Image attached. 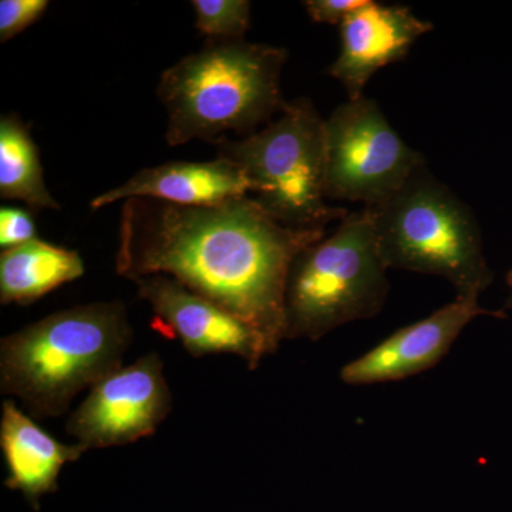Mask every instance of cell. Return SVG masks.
Returning a JSON list of instances; mask_svg holds the SVG:
<instances>
[{
  "mask_svg": "<svg viewBox=\"0 0 512 512\" xmlns=\"http://www.w3.org/2000/svg\"><path fill=\"white\" fill-rule=\"evenodd\" d=\"M288 50L247 40H208L161 74L157 96L167 114L170 147L215 144L225 134L268 126L288 101L281 79Z\"/></svg>",
  "mask_w": 512,
  "mask_h": 512,
  "instance_id": "cell-3",
  "label": "cell"
},
{
  "mask_svg": "<svg viewBox=\"0 0 512 512\" xmlns=\"http://www.w3.org/2000/svg\"><path fill=\"white\" fill-rule=\"evenodd\" d=\"M325 143L329 201L375 207L426 165L365 96L339 104L325 119Z\"/></svg>",
  "mask_w": 512,
  "mask_h": 512,
  "instance_id": "cell-7",
  "label": "cell"
},
{
  "mask_svg": "<svg viewBox=\"0 0 512 512\" xmlns=\"http://www.w3.org/2000/svg\"><path fill=\"white\" fill-rule=\"evenodd\" d=\"M173 409V396L156 352L123 366L90 389L66 423L86 451L136 443L153 436Z\"/></svg>",
  "mask_w": 512,
  "mask_h": 512,
  "instance_id": "cell-8",
  "label": "cell"
},
{
  "mask_svg": "<svg viewBox=\"0 0 512 512\" xmlns=\"http://www.w3.org/2000/svg\"><path fill=\"white\" fill-rule=\"evenodd\" d=\"M195 28L210 40H242L251 26L248 0H192Z\"/></svg>",
  "mask_w": 512,
  "mask_h": 512,
  "instance_id": "cell-16",
  "label": "cell"
},
{
  "mask_svg": "<svg viewBox=\"0 0 512 512\" xmlns=\"http://www.w3.org/2000/svg\"><path fill=\"white\" fill-rule=\"evenodd\" d=\"M47 0H2L0 2V42L6 43L42 19Z\"/></svg>",
  "mask_w": 512,
  "mask_h": 512,
  "instance_id": "cell-17",
  "label": "cell"
},
{
  "mask_svg": "<svg viewBox=\"0 0 512 512\" xmlns=\"http://www.w3.org/2000/svg\"><path fill=\"white\" fill-rule=\"evenodd\" d=\"M0 450L8 471L6 487L22 493L35 510L57 490L62 468L86 453L79 443L63 444L50 436L12 399L2 404Z\"/></svg>",
  "mask_w": 512,
  "mask_h": 512,
  "instance_id": "cell-13",
  "label": "cell"
},
{
  "mask_svg": "<svg viewBox=\"0 0 512 512\" xmlns=\"http://www.w3.org/2000/svg\"><path fill=\"white\" fill-rule=\"evenodd\" d=\"M372 214L349 212L335 231L303 249L289 269L285 339L316 342L333 330L379 315L389 295Z\"/></svg>",
  "mask_w": 512,
  "mask_h": 512,
  "instance_id": "cell-5",
  "label": "cell"
},
{
  "mask_svg": "<svg viewBox=\"0 0 512 512\" xmlns=\"http://www.w3.org/2000/svg\"><path fill=\"white\" fill-rule=\"evenodd\" d=\"M478 316L505 318L503 312L484 309L480 299L456 296L427 318L396 330L365 355L346 363L340 369V380L349 386H369L399 382L433 369Z\"/></svg>",
  "mask_w": 512,
  "mask_h": 512,
  "instance_id": "cell-10",
  "label": "cell"
},
{
  "mask_svg": "<svg viewBox=\"0 0 512 512\" xmlns=\"http://www.w3.org/2000/svg\"><path fill=\"white\" fill-rule=\"evenodd\" d=\"M366 3L367 0H305L303 8L312 22L340 26Z\"/></svg>",
  "mask_w": 512,
  "mask_h": 512,
  "instance_id": "cell-19",
  "label": "cell"
},
{
  "mask_svg": "<svg viewBox=\"0 0 512 512\" xmlns=\"http://www.w3.org/2000/svg\"><path fill=\"white\" fill-rule=\"evenodd\" d=\"M131 282L153 311L151 328L165 338L180 340L192 357L234 355L255 370L268 356L264 343L247 323L177 279L154 274Z\"/></svg>",
  "mask_w": 512,
  "mask_h": 512,
  "instance_id": "cell-9",
  "label": "cell"
},
{
  "mask_svg": "<svg viewBox=\"0 0 512 512\" xmlns=\"http://www.w3.org/2000/svg\"><path fill=\"white\" fill-rule=\"evenodd\" d=\"M0 197L20 201L32 211H59L45 183L39 150L18 114L0 117Z\"/></svg>",
  "mask_w": 512,
  "mask_h": 512,
  "instance_id": "cell-15",
  "label": "cell"
},
{
  "mask_svg": "<svg viewBox=\"0 0 512 512\" xmlns=\"http://www.w3.org/2000/svg\"><path fill=\"white\" fill-rule=\"evenodd\" d=\"M326 234L279 224L251 195L207 207L133 198L121 208L116 272L177 279L247 323L269 356L285 340L292 262Z\"/></svg>",
  "mask_w": 512,
  "mask_h": 512,
  "instance_id": "cell-1",
  "label": "cell"
},
{
  "mask_svg": "<svg viewBox=\"0 0 512 512\" xmlns=\"http://www.w3.org/2000/svg\"><path fill=\"white\" fill-rule=\"evenodd\" d=\"M251 194L252 184L244 170L234 161L217 156L212 161H170L144 168L126 183L94 197L90 207L100 210L133 198L207 207Z\"/></svg>",
  "mask_w": 512,
  "mask_h": 512,
  "instance_id": "cell-12",
  "label": "cell"
},
{
  "mask_svg": "<svg viewBox=\"0 0 512 512\" xmlns=\"http://www.w3.org/2000/svg\"><path fill=\"white\" fill-rule=\"evenodd\" d=\"M215 147L218 157L244 170L251 197L279 224L326 231L349 214L326 197L325 119L308 97L288 101L275 120L251 136L221 138Z\"/></svg>",
  "mask_w": 512,
  "mask_h": 512,
  "instance_id": "cell-6",
  "label": "cell"
},
{
  "mask_svg": "<svg viewBox=\"0 0 512 512\" xmlns=\"http://www.w3.org/2000/svg\"><path fill=\"white\" fill-rule=\"evenodd\" d=\"M131 340L119 301L50 313L0 340V392L35 419H56L77 394L123 367Z\"/></svg>",
  "mask_w": 512,
  "mask_h": 512,
  "instance_id": "cell-2",
  "label": "cell"
},
{
  "mask_svg": "<svg viewBox=\"0 0 512 512\" xmlns=\"http://www.w3.org/2000/svg\"><path fill=\"white\" fill-rule=\"evenodd\" d=\"M340 52L329 67L349 100L365 96L367 83L377 72L403 62L414 43L433 30V23L417 18L412 9L367 0L339 26Z\"/></svg>",
  "mask_w": 512,
  "mask_h": 512,
  "instance_id": "cell-11",
  "label": "cell"
},
{
  "mask_svg": "<svg viewBox=\"0 0 512 512\" xmlns=\"http://www.w3.org/2000/svg\"><path fill=\"white\" fill-rule=\"evenodd\" d=\"M86 272L79 252L36 238L0 254V303L30 305Z\"/></svg>",
  "mask_w": 512,
  "mask_h": 512,
  "instance_id": "cell-14",
  "label": "cell"
},
{
  "mask_svg": "<svg viewBox=\"0 0 512 512\" xmlns=\"http://www.w3.org/2000/svg\"><path fill=\"white\" fill-rule=\"evenodd\" d=\"M36 238V224L29 210L10 207V205L0 208V248L2 251L19 247V245Z\"/></svg>",
  "mask_w": 512,
  "mask_h": 512,
  "instance_id": "cell-18",
  "label": "cell"
},
{
  "mask_svg": "<svg viewBox=\"0 0 512 512\" xmlns=\"http://www.w3.org/2000/svg\"><path fill=\"white\" fill-rule=\"evenodd\" d=\"M505 282H507L508 289H510V295H508L507 301H505V309L512 311V269L508 272Z\"/></svg>",
  "mask_w": 512,
  "mask_h": 512,
  "instance_id": "cell-20",
  "label": "cell"
},
{
  "mask_svg": "<svg viewBox=\"0 0 512 512\" xmlns=\"http://www.w3.org/2000/svg\"><path fill=\"white\" fill-rule=\"evenodd\" d=\"M367 210L387 269L440 276L463 298L493 284L476 214L427 165Z\"/></svg>",
  "mask_w": 512,
  "mask_h": 512,
  "instance_id": "cell-4",
  "label": "cell"
}]
</instances>
